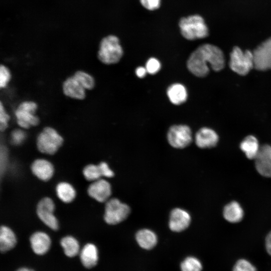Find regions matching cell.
I'll return each mask as SVG.
<instances>
[{
  "mask_svg": "<svg viewBox=\"0 0 271 271\" xmlns=\"http://www.w3.org/2000/svg\"><path fill=\"white\" fill-rule=\"evenodd\" d=\"M257 139L252 135L245 137L240 143V148L249 159H254L259 149Z\"/></svg>",
  "mask_w": 271,
  "mask_h": 271,
  "instance_id": "cell-23",
  "label": "cell"
},
{
  "mask_svg": "<svg viewBox=\"0 0 271 271\" xmlns=\"http://www.w3.org/2000/svg\"><path fill=\"white\" fill-rule=\"evenodd\" d=\"M219 140L217 133L212 129L207 127L201 128L196 132L195 141L200 148H211L215 147Z\"/></svg>",
  "mask_w": 271,
  "mask_h": 271,
  "instance_id": "cell-16",
  "label": "cell"
},
{
  "mask_svg": "<svg viewBox=\"0 0 271 271\" xmlns=\"http://www.w3.org/2000/svg\"><path fill=\"white\" fill-rule=\"evenodd\" d=\"M265 249L268 254L271 255V231L265 238Z\"/></svg>",
  "mask_w": 271,
  "mask_h": 271,
  "instance_id": "cell-38",
  "label": "cell"
},
{
  "mask_svg": "<svg viewBox=\"0 0 271 271\" xmlns=\"http://www.w3.org/2000/svg\"><path fill=\"white\" fill-rule=\"evenodd\" d=\"M37 108V104L33 101L26 100L20 103L15 111L18 124L24 129L38 125L40 119L35 114Z\"/></svg>",
  "mask_w": 271,
  "mask_h": 271,
  "instance_id": "cell-6",
  "label": "cell"
},
{
  "mask_svg": "<svg viewBox=\"0 0 271 271\" xmlns=\"http://www.w3.org/2000/svg\"><path fill=\"white\" fill-rule=\"evenodd\" d=\"M60 245L64 254L69 257H73L79 254L80 247L78 240L71 235L63 237L60 240Z\"/></svg>",
  "mask_w": 271,
  "mask_h": 271,
  "instance_id": "cell-24",
  "label": "cell"
},
{
  "mask_svg": "<svg viewBox=\"0 0 271 271\" xmlns=\"http://www.w3.org/2000/svg\"><path fill=\"white\" fill-rule=\"evenodd\" d=\"M10 117L7 112L2 101L0 103V129L4 131L8 126Z\"/></svg>",
  "mask_w": 271,
  "mask_h": 271,
  "instance_id": "cell-33",
  "label": "cell"
},
{
  "mask_svg": "<svg viewBox=\"0 0 271 271\" xmlns=\"http://www.w3.org/2000/svg\"><path fill=\"white\" fill-rule=\"evenodd\" d=\"M15 233L9 227L3 225L0 229V250L5 253L13 249L17 244Z\"/></svg>",
  "mask_w": 271,
  "mask_h": 271,
  "instance_id": "cell-21",
  "label": "cell"
},
{
  "mask_svg": "<svg viewBox=\"0 0 271 271\" xmlns=\"http://www.w3.org/2000/svg\"><path fill=\"white\" fill-rule=\"evenodd\" d=\"M181 271H202L203 265L200 260L194 256H188L180 263Z\"/></svg>",
  "mask_w": 271,
  "mask_h": 271,
  "instance_id": "cell-26",
  "label": "cell"
},
{
  "mask_svg": "<svg viewBox=\"0 0 271 271\" xmlns=\"http://www.w3.org/2000/svg\"><path fill=\"white\" fill-rule=\"evenodd\" d=\"M130 212V207L116 198L107 201L104 220L109 225H116L125 220Z\"/></svg>",
  "mask_w": 271,
  "mask_h": 271,
  "instance_id": "cell-7",
  "label": "cell"
},
{
  "mask_svg": "<svg viewBox=\"0 0 271 271\" xmlns=\"http://www.w3.org/2000/svg\"><path fill=\"white\" fill-rule=\"evenodd\" d=\"M7 151L5 147H2L1 149V171L5 170L7 158Z\"/></svg>",
  "mask_w": 271,
  "mask_h": 271,
  "instance_id": "cell-36",
  "label": "cell"
},
{
  "mask_svg": "<svg viewBox=\"0 0 271 271\" xmlns=\"http://www.w3.org/2000/svg\"><path fill=\"white\" fill-rule=\"evenodd\" d=\"M26 138V133L22 129H16L11 133V143L14 145H20Z\"/></svg>",
  "mask_w": 271,
  "mask_h": 271,
  "instance_id": "cell-32",
  "label": "cell"
},
{
  "mask_svg": "<svg viewBox=\"0 0 271 271\" xmlns=\"http://www.w3.org/2000/svg\"><path fill=\"white\" fill-rule=\"evenodd\" d=\"M254 160L257 172L263 177L271 178V146H261Z\"/></svg>",
  "mask_w": 271,
  "mask_h": 271,
  "instance_id": "cell-12",
  "label": "cell"
},
{
  "mask_svg": "<svg viewBox=\"0 0 271 271\" xmlns=\"http://www.w3.org/2000/svg\"><path fill=\"white\" fill-rule=\"evenodd\" d=\"M167 95L170 102L177 105L185 102L188 98V93L185 86L179 83L170 85L167 89Z\"/></svg>",
  "mask_w": 271,
  "mask_h": 271,
  "instance_id": "cell-20",
  "label": "cell"
},
{
  "mask_svg": "<svg viewBox=\"0 0 271 271\" xmlns=\"http://www.w3.org/2000/svg\"><path fill=\"white\" fill-rule=\"evenodd\" d=\"M102 176L107 178H111L114 176L113 172L110 169L106 162H101L98 165Z\"/></svg>",
  "mask_w": 271,
  "mask_h": 271,
  "instance_id": "cell-35",
  "label": "cell"
},
{
  "mask_svg": "<svg viewBox=\"0 0 271 271\" xmlns=\"http://www.w3.org/2000/svg\"><path fill=\"white\" fill-rule=\"evenodd\" d=\"M135 239L138 245L142 249L150 250L156 247L158 238L157 234L149 228L139 230L135 234Z\"/></svg>",
  "mask_w": 271,
  "mask_h": 271,
  "instance_id": "cell-18",
  "label": "cell"
},
{
  "mask_svg": "<svg viewBox=\"0 0 271 271\" xmlns=\"http://www.w3.org/2000/svg\"><path fill=\"white\" fill-rule=\"evenodd\" d=\"M232 271H256V269L248 260L240 259L234 265Z\"/></svg>",
  "mask_w": 271,
  "mask_h": 271,
  "instance_id": "cell-29",
  "label": "cell"
},
{
  "mask_svg": "<svg viewBox=\"0 0 271 271\" xmlns=\"http://www.w3.org/2000/svg\"><path fill=\"white\" fill-rule=\"evenodd\" d=\"M145 68L147 72L151 75L157 73L161 68L160 62L156 58H149L146 62Z\"/></svg>",
  "mask_w": 271,
  "mask_h": 271,
  "instance_id": "cell-31",
  "label": "cell"
},
{
  "mask_svg": "<svg viewBox=\"0 0 271 271\" xmlns=\"http://www.w3.org/2000/svg\"><path fill=\"white\" fill-rule=\"evenodd\" d=\"M80 260L84 267L91 268L96 265L99 258L98 250L93 243H87L80 249Z\"/></svg>",
  "mask_w": 271,
  "mask_h": 271,
  "instance_id": "cell-17",
  "label": "cell"
},
{
  "mask_svg": "<svg viewBox=\"0 0 271 271\" xmlns=\"http://www.w3.org/2000/svg\"><path fill=\"white\" fill-rule=\"evenodd\" d=\"M88 195L99 202L108 201L111 194L109 183L104 179H98L91 184L88 188Z\"/></svg>",
  "mask_w": 271,
  "mask_h": 271,
  "instance_id": "cell-13",
  "label": "cell"
},
{
  "mask_svg": "<svg viewBox=\"0 0 271 271\" xmlns=\"http://www.w3.org/2000/svg\"><path fill=\"white\" fill-rule=\"evenodd\" d=\"M178 25L181 34L188 40L203 39L209 35V30L204 19L198 14L181 18Z\"/></svg>",
  "mask_w": 271,
  "mask_h": 271,
  "instance_id": "cell-2",
  "label": "cell"
},
{
  "mask_svg": "<svg viewBox=\"0 0 271 271\" xmlns=\"http://www.w3.org/2000/svg\"><path fill=\"white\" fill-rule=\"evenodd\" d=\"M167 140L170 145L176 149H183L192 142V131L190 127L185 124L171 126L167 132Z\"/></svg>",
  "mask_w": 271,
  "mask_h": 271,
  "instance_id": "cell-8",
  "label": "cell"
},
{
  "mask_svg": "<svg viewBox=\"0 0 271 271\" xmlns=\"http://www.w3.org/2000/svg\"><path fill=\"white\" fill-rule=\"evenodd\" d=\"M55 204L49 197L41 199L37 207V214L39 219L49 228L53 230L59 228V222L54 214Z\"/></svg>",
  "mask_w": 271,
  "mask_h": 271,
  "instance_id": "cell-9",
  "label": "cell"
},
{
  "mask_svg": "<svg viewBox=\"0 0 271 271\" xmlns=\"http://www.w3.org/2000/svg\"><path fill=\"white\" fill-rule=\"evenodd\" d=\"M85 179L88 181H95L102 176L98 165L90 164L85 166L83 170Z\"/></svg>",
  "mask_w": 271,
  "mask_h": 271,
  "instance_id": "cell-28",
  "label": "cell"
},
{
  "mask_svg": "<svg viewBox=\"0 0 271 271\" xmlns=\"http://www.w3.org/2000/svg\"><path fill=\"white\" fill-rule=\"evenodd\" d=\"M123 55V49L117 36L109 35L101 39L97 53V58L101 63L106 65L116 64Z\"/></svg>",
  "mask_w": 271,
  "mask_h": 271,
  "instance_id": "cell-3",
  "label": "cell"
},
{
  "mask_svg": "<svg viewBox=\"0 0 271 271\" xmlns=\"http://www.w3.org/2000/svg\"><path fill=\"white\" fill-rule=\"evenodd\" d=\"M63 142V138L57 131L52 127L47 126L38 135L37 146L40 152L53 155L58 151Z\"/></svg>",
  "mask_w": 271,
  "mask_h": 271,
  "instance_id": "cell-4",
  "label": "cell"
},
{
  "mask_svg": "<svg viewBox=\"0 0 271 271\" xmlns=\"http://www.w3.org/2000/svg\"><path fill=\"white\" fill-rule=\"evenodd\" d=\"M224 219L230 223H238L243 218L244 212L241 205L236 201H232L226 204L223 210Z\"/></svg>",
  "mask_w": 271,
  "mask_h": 271,
  "instance_id": "cell-22",
  "label": "cell"
},
{
  "mask_svg": "<svg viewBox=\"0 0 271 271\" xmlns=\"http://www.w3.org/2000/svg\"><path fill=\"white\" fill-rule=\"evenodd\" d=\"M31 171L38 179L47 181L53 176L54 170L53 165L47 160L39 159L35 160L31 165Z\"/></svg>",
  "mask_w": 271,
  "mask_h": 271,
  "instance_id": "cell-19",
  "label": "cell"
},
{
  "mask_svg": "<svg viewBox=\"0 0 271 271\" xmlns=\"http://www.w3.org/2000/svg\"><path fill=\"white\" fill-rule=\"evenodd\" d=\"M136 75L140 78L145 77L147 74V71L145 67L139 66L137 67L135 71Z\"/></svg>",
  "mask_w": 271,
  "mask_h": 271,
  "instance_id": "cell-37",
  "label": "cell"
},
{
  "mask_svg": "<svg viewBox=\"0 0 271 271\" xmlns=\"http://www.w3.org/2000/svg\"><path fill=\"white\" fill-rule=\"evenodd\" d=\"M229 67L240 75H246L254 68L252 52L243 51L238 47H234L230 54Z\"/></svg>",
  "mask_w": 271,
  "mask_h": 271,
  "instance_id": "cell-5",
  "label": "cell"
},
{
  "mask_svg": "<svg viewBox=\"0 0 271 271\" xmlns=\"http://www.w3.org/2000/svg\"><path fill=\"white\" fill-rule=\"evenodd\" d=\"M58 197L64 203H70L75 198L76 191L74 187L67 182L58 183L56 187Z\"/></svg>",
  "mask_w": 271,
  "mask_h": 271,
  "instance_id": "cell-25",
  "label": "cell"
},
{
  "mask_svg": "<svg viewBox=\"0 0 271 271\" xmlns=\"http://www.w3.org/2000/svg\"><path fill=\"white\" fill-rule=\"evenodd\" d=\"M141 5L148 11H155L160 8L161 0H140Z\"/></svg>",
  "mask_w": 271,
  "mask_h": 271,
  "instance_id": "cell-34",
  "label": "cell"
},
{
  "mask_svg": "<svg viewBox=\"0 0 271 271\" xmlns=\"http://www.w3.org/2000/svg\"><path fill=\"white\" fill-rule=\"evenodd\" d=\"M12 75L9 69L5 65L0 66V88H5L11 79Z\"/></svg>",
  "mask_w": 271,
  "mask_h": 271,
  "instance_id": "cell-30",
  "label": "cell"
},
{
  "mask_svg": "<svg viewBox=\"0 0 271 271\" xmlns=\"http://www.w3.org/2000/svg\"><path fill=\"white\" fill-rule=\"evenodd\" d=\"M225 60L222 51L217 46L204 44L197 48L189 56L187 67L194 75L204 77L209 72V67L215 71L223 69Z\"/></svg>",
  "mask_w": 271,
  "mask_h": 271,
  "instance_id": "cell-1",
  "label": "cell"
},
{
  "mask_svg": "<svg viewBox=\"0 0 271 271\" xmlns=\"http://www.w3.org/2000/svg\"><path fill=\"white\" fill-rule=\"evenodd\" d=\"M16 271H35V270H34L32 268H30L26 267H20V268H18Z\"/></svg>",
  "mask_w": 271,
  "mask_h": 271,
  "instance_id": "cell-39",
  "label": "cell"
},
{
  "mask_svg": "<svg viewBox=\"0 0 271 271\" xmlns=\"http://www.w3.org/2000/svg\"><path fill=\"white\" fill-rule=\"evenodd\" d=\"M86 90H92L95 86L94 78L82 70L76 71L73 75Z\"/></svg>",
  "mask_w": 271,
  "mask_h": 271,
  "instance_id": "cell-27",
  "label": "cell"
},
{
  "mask_svg": "<svg viewBox=\"0 0 271 271\" xmlns=\"http://www.w3.org/2000/svg\"><path fill=\"white\" fill-rule=\"evenodd\" d=\"M252 54L254 68L259 71L271 69V38L258 46Z\"/></svg>",
  "mask_w": 271,
  "mask_h": 271,
  "instance_id": "cell-10",
  "label": "cell"
},
{
  "mask_svg": "<svg viewBox=\"0 0 271 271\" xmlns=\"http://www.w3.org/2000/svg\"><path fill=\"white\" fill-rule=\"evenodd\" d=\"M29 240L33 251L38 255L45 254L51 247V238L47 233L43 231L34 232L31 235Z\"/></svg>",
  "mask_w": 271,
  "mask_h": 271,
  "instance_id": "cell-14",
  "label": "cell"
},
{
  "mask_svg": "<svg viewBox=\"0 0 271 271\" xmlns=\"http://www.w3.org/2000/svg\"><path fill=\"white\" fill-rule=\"evenodd\" d=\"M191 222L190 214L186 210L176 208L173 209L169 216V227L175 232H181L188 228Z\"/></svg>",
  "mask_w": 271,
  "mask_h": 271,
  "instance_id": "cell-11",
  "label": "cell"
},
{
  "mask_svg": "<svg viewBox=\"0 0 271 271\" xmlns=\"http://www.w3.org/2000/svg\"><path fill=\"white\" fill-rule=\"evenodd\" d=\"M86 90L73 75L67 78L62 84L64 94L72 99L80 100L84 99Z\"/></svg>",
  "mask_w": 271,
  "mask_h": 271,
  "instance_id": "cell-15",
  "label": "cell"
}]
</instances>
